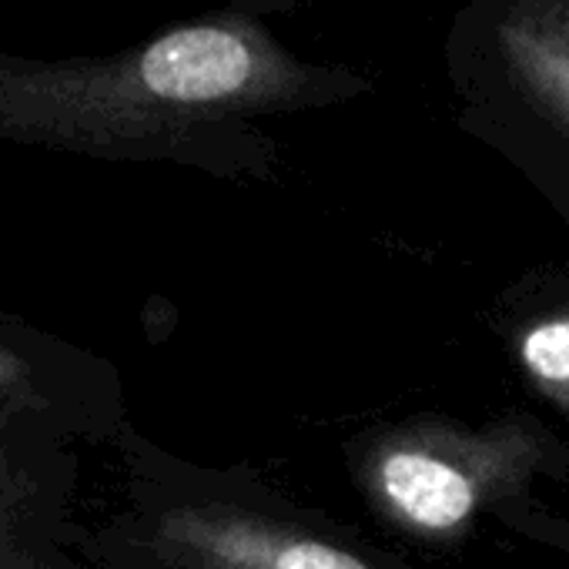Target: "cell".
Masks as SVG:
<instances>
[{
    "label": "cell",
    "instance_id": "cell-1",
    "mask_svg": "<svg viewBox=\"0 0 569 569\" xmlns=\"http://www.w3.org/2000/svg\"><path fill=\"white\" fill-rule=\"evenodd\" d=\"M332 81L261 18L218 11L104 58L0 54V138L91 154H168L258 114L322 104Z\"/></svg>",
    "mask_w": 569,
    "mask_h": 569
},
{
    "label": "cell",
    "instance_id": "cell-2",
    "mask_svg": "<svg viewBox=\"0 0 569 569\" xmlns=\"http://www.w3.org/2000/svg\"><path fill=\"white\" fill-rule=\"evenodd\" d=\"M542 449L526 422L479 432L406 429L369 459L366 479L389 519L422 536H452L502 492L526 482Z\"/></svg>",
    "mask_w": 569,
    "mask_h": 569
},
{
    "label": "cell",
    "instance_id": "cell-3",
    "mask_svg": "<svg viewBox=\"0 0 569 569\" xmlns=\"http://www.w3.org/2000/svg\"><path fill=\"white\" fill-rule=\"evenodd\" d=\"M158 542L188 569H376L366 559L231 506H178Z\"/></svg>",
    "mask_w": 569,
    "mask_h": 569
},
{
    "label": "cell",
    "instance_id": "cell-4",
    "mask_svg": "<svg viewBox=\"0 0 569 569\" xmlns=\"http://www.w3.org/2000/svg\"><path fill=\"white\" fill-rule=\"evenodd\" d=\"M519 366L529 382L569 416V316H552L519 336Z\"/></svg>",
    "mask_w": 569,
    "mask_h": 569
},
{
    "label": "cell",
    "instance_id": "cell-5",
    "mask_svg": "<svg viewBox=\"0 0 569 569\" xmlns=\"http://www.w3.org/2000/svg\"><path fill=\"white\" fill-rule=\"evenodd\" d=\"M31 402H41L31 366L21 356H14L8 346H0V412L28 409Z\"/></svg>",
    "mask_w": 569,
    "mask_h": 569
},
{
    "label": "cell",
    "instance_id": "cell-6",
    "mask_svg": "<svg viewBox=\"0 0 569 569\" xmlns=\"http://www.w3.org/2000/svg\"><path fill=\"white\" fill-rule=\"evenodd\" d=\"M31 492H34V486L21 476V469L4 452H0V519L18 512Z\"/></svg>",
    "mask_w": 569,
    "mask_h": 569
},
{
    "label": "cell",
    "instance_id": "cell-7",
    "mask_svg": "<svg viewBox=\"0 0 569 569\" xmlns=\"http://www.w3.org/2000/svg\"><path fill=\"white\" fill-rule=\"evenodd\" d=\"M542 78H546L549 94H556V101L569 114V61L566 58H546L542 61Z\"/></svg>",
    "mask_w": 569,
    "mask_h": 569
},
{
    "label": "cell",
    "instance_id": "cell-8",
    "mask_svg": "<svg viewBox=\"0 0 569 569\" xmlns=\"http://www.w3.org/2000/svg\"><path fill=\"white\" fill-rule=\"evenodd\" d=\"M0 569H4V556H0Z\"/></svg>",
    "mask_w": 569,
    "mask_h": 569
}]
</instances>
